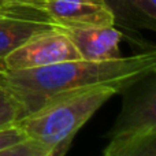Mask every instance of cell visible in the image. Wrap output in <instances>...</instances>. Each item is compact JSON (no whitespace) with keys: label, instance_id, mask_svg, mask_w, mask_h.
<instances>
[{"label":"cell","instance_id":"1","mask_svg":"<svg viewBox=\"0 0 156 156\" xmlns=\"http://www.w3.org/2000/svg\"><path fill=\"white\" fill-rule=\"evenodd\" d=\"M155 71L156 54L149 51L104 62L77 59L30 70L0 71V81L16 99L25 116L60 94L96 85H115L123 90Z\"/></svg>","mask_w":156,"mask_h":156},{"label":"cell","instance_id":"2","mask_svg":"<svg viewBox=\"0 0 156 156\" xmlns=\"http://www.w3.org/2000/svg\"><path fill=\"white\" fill-rule=\"evenodd\" d=\"M121 92L115 85H96L69 92L22 116L15 125L27 138L51 149L54 156H65L78 130L105 101Z\"/></svg>","mask_w":156,"mask_h":156},{"label":"cell","instance_id":"3","mask_svg":"<svg viewBox=\"0 0 156 156\" xmlns=\"http://www.w3.org/2000/svg\"><path fill=\"white\" fill-rule=\"evenodd\" d=\"M123 105L114 127L107 134L108 145H121L141 136L156 133V81L155 73L122 90Z\"/></svg>","mask_w":156,"mask_h":156},{"label":"cell","instance_id":"4","mask_svg":"<svg viewBox=\"0 0 156 156\" xmlns=\"http://www.w3.org/2000/svg\"><path fill=\"white\" fill-rule=\"evenodd\" d=\"M81 59L71 40L59 29L45 30L14 49L4 58L0 71H21Z\"/></svg>","mask_w":156,"mask_h":156},{"label":"cell","instance_id":"5","mask_svg":"<svg viewBox=\"0 0 156 156\" xmlns=\"http://www.w3.org/2000/svg\"><path fill=\"white\" fill-rule=\"evenodd\" d=\"M15 5L41 11L58 27L115 25L104 0H23Z\"/></svg>","mask_w":156,"mask_h":156},{"label":"cell","instance_id":"6","mask_svg":"<svg viewBox=\"0 0 156 156\" xmlns=\"http://www.w3.org/2000/svg\"><path fill=\"white\" fill-rule=\"evenodd\" d=\"M54 27L56 25L41 11L15 5L12 12L0 18V69L10 52L25 44L34 34Z\"/></svg>","mask_w":156,"mask_h":156},{"label":"cell","instance_id":"7","mask_svg":"<svg viewBox=\"0 0 156 156\" xmlns=\"http://www.w3.org/2000/svg\"><path fill=\"white\" fill-rule=\"evenodd\" d=\"M71 40L81 59L104 62L121 58L119 43L122 33L114 26L59 27Z\"/></svg>","mask_w":156,"mask_h":156},{"label":"cell","instance_id":"8","mask_svg":"<svg viewBox=\"0 0 156 156\" xmlns=\"http://www.w3.org/2000/svg\"><path fill=\"white\" fill-rule=\"evenodd\" d=\"M115 25L126 29L156 30V0H104Z\"/></svg>","mask_w":156,"mask_h":156},{"label":"cell","instance_id":"9","mask_svg":"<svg viewBox=\"0 0 156 156\" xmlns=\"http://www.w3.org/2000/svg\"><path fill=\"white\" fill-rule=\"evenodd\" d=\"M104 154L110 156H156V133L141 136L121 145H107Z\"/></svg>","mask_w":156,"mask_h":156},{"label":"cell","instance_id":"10","mask_svg":"<svg viewBox=\"0 0 156 156\" xmlns=\"http://www.w3.org/2000/svg\"><path fill=\"white\" fill-rule=\"evenodd\" d=\"M21 118L22 110L19 103L7 89V86L0 81V129L12 126Z\"/></svg>","mask_w":156,"mask_h":156},{"label":"cell","instance_id":"11","mask_svg":"<svg viewBox=\"0 0 156 156\" xmlns=\"http://www.w3.org/2000/svg\"><path fill=\"white\" fill-rule=\"evenodd\" d=\"M0 156H54V154L38 141L26 138L21 143L0 149Z\"/></svg>","mask_w":156,"mask_h":156},{"label":"cell","instance_id":"12","mask_svg":"<svg viewBox=\"0 0 156 156\" xmlns=\"http://www.w3.org/2000/svg\"><path fill=\"white\" fill-rule=\"evenodd\" d=\"M26 138L27 137L25 136V133L16 125L0 129V149H4L16 143H21V141L26 140Z\"/></svg>","mask_w":156,"mask_h":156},{"label":"cell","instance_id":"13","mask_svg":"<svg viewBox=\"0 0 156 156\" xmlns=\"http://www.w3.org/2000/svg\"><path fill=\"white\" fill-rule=\"evenodd\" d=\"M14 8H15V5H7V4H0V18L4 15H7V14L12 12Z\"/></svg>","mask_w":156,"mask_h":156},{"label":"cell","instance_id":"14","mask_svg":"<svg viewBox=\"0 0 156 156\" xmlns=\"http://www.w3.org/2000/svg\"><path fill=\"white\" fill-rule=\"evenodd\" d=\"M19 2H23V0H0V4H7V5H15Z\"/></svg>","mask_w":156,"mask_h":156},{"label":"cell","instance_id":"15","mask_svg":"<svg viewBox=\"0 0 156 156\" xmlns=\"http://www.w3.org/2000/svg\"><path fill=\"white\" fill-rule=\"evenodd\" d=\"M103 156H110V155H105V154H104V155H103Z\"/></svg>","mask_w":156,"mask_h":156}]
</instances>
